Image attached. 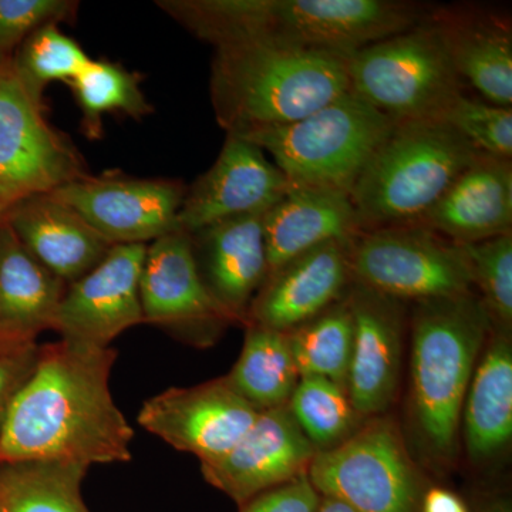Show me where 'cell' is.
Segmentation results:
<instances>
[{"mask_svg": "<svg viewBox=\"0 0 512 512\" xmlns=\"http://www.w3.org/2000/svg\"><path fill=\"white\" fill-rule=\"evenodd\" d=\"M117 352L60 342L40 346L32 375L0 420V463L131 460L133 427L110 390Z\"/></svg>", "mask_w": 512, "mask_h": 512, "instance_id": "cell-1", "label": "cell"}, {"mask_svg": "<svg viewBox=\"0 0 512 512\" xmlns=\"http://www.w3.org/2000/svg\"><path fill=\"white\" fill-rule=\"evenodd\" d=\"M158 8L215 49L271 45L345 57L430 18L407 0H160Z\"/></svg>", "mask_w": 512, "mask_h": 512, "instance_id": "cell-2", "label": "cell"}, {"mask_svg": "<svg viewBox=\"0 0 512 512\" xmlns=\"http://www.w3.org/2000/svg\"><path fill=\"white\" fill-rule=\"evenodd\" d=\"M493 320L474 292L416 302L412 316L409 421L421 456L437 467L457 456L468 384Z\"/></svg>", "mask_w": 512, "mask_h": 512, "instance_id": "cell-3", "label": "cell"}, {"mask_svg": "<svg viewBox=\"0 0 512 512\" xmlns=\"http://www.w3.org/2000/svg\"><path fill=\"white\" fill-rule=\"evenodd\" d=\"M349 92L346 59L271 45L215 49L210 94L227 134L285 126Z\"/></svg>", "mask_w": 512, "mask_h": 512, "instance_id": "cell-4", "label": "cell"}, {"mask_svg": "<svg viewBox=\"0 0 512 512\" xmlns=\"http://www.w3.org/2000/svg\"><path fill=\"white\" fill-rule=\"evenodd\" d=\"M478 154L444 121L394 124L349 192L360 231L417 224Z\"/></svg>", "mask_w": 512, "mask_h": 512, "instance_id": "cell-5", "label": "cell"}, {"mask_svg": "<svg viewBox=\"0 0 512 512\" xmlns=\"http://www.w3.org/2000/svg\"><path fill=\"white\" fill-rule=\"evenodd\" d=\"M394 124L365 100L346 92L295 123L259 128L239 137L269 154L292 185L349 194Z\"/></svg>", "mask_w": 512, "mask_h": 512, "instance_id": "cell-6", "label": "cell"}, {"mask_svg": "<svg viewBox=\"0 0 512 512\" xmlns=\"http://www.w3.org/2000/svg\"><path fill=\"white\" fill-rule=\"evenodd\" d=\"M349 92L394 123L440 120L464 83L430 18L346 59Z\"/></svg>", "mask_w": 512, "mask_h": 512, "instance_id": "cell-7", "label": "cell"}, {"mask_svg": "<svg viewBox=\"0 0 512 512\" xmlns=\"http://www.w3.org/2000/svg\"><path fill=\"white\" fill-rule=\"evenodd\" d=\"M349 266L353 282L397 301L473 292L463 247L421 224L360 232L350 242Z\"/></svg>", "mask_w": 512, "mask_h": 512, "instance_id": "cell-8", "label": "cell"}, {"mask_svg": "<svg viewBox=\"0 0 512 512\" xmlns=\"http://www.w3.org/2000/svg\"><path fill=\"white\" fill-rule=\"evenodd\" d=\"M45 111L20 80L13 57L0 60V217L19 201L89 174L82 154Z\"/></svg>", "mask_w": 512, "mask_h": 512, "instance_id": "cell-9", "label": "cell"}, {"mask_svg": "<svg viewBox=\"0 0 512 512\" xmlns=\"http://www.w3.org/2000/svg\"><path fill=\"white\" fill-rule=\"evenodd\" d=\"M313 488L355 512H413L419 477L396 424L370 420L308 468Z\"/></svg>", "mask_w": 512, "mask_h": 512, "instance_id": "cell-10", "label": "cell"}, {"mask_svg": "<svg viewBox=\"0 0 512 512\" xmlns=\"http://www.w3.org/2000/svg\"><path fill=\"white\" fill-rule=\"evenodd\" d=\"M187 187L164 178L128 177L114 171L86 177L50 192L69 205L104 241L148 245L177 231Z\"/></svg>", "mask_w": 512, "mask_h": 512, "instance_id": "cell-11", "label": "cell"}, {"mask_svg": "<svg viewBox=\"0 0 512 512\" xmlns=\"http://www.w3.org/2000/svg\"><path fill=\"white\" fill-rule=\"evenodd\" d=\"M144 323L207 348L234 320L202 282L191 237L177 229L147 245L140 278Z\"/></svg>", "mask_w": 512, "mask_h": 512, "instance_id": "cell-12", "label": "cell"}, {"mask_svg": "<svg viewBox=\"0 0 512 512\" xmlns=\"http://www.w3.org/2000/svg\"><path fill=\"white\" fill-rule=\"evenodd\" d=\"M256 410L224 377L192 387H171L151 397L138 424L201 464L224 457L258 419Z\"/></svg>", "mask_w": 512, "mask_h": 512, "instance_id": "cell-13", "label": "cell"}, {"mask_svg": "<svg viewBox=\"0 0 512 512\" xmlns=\"http://www.w3.org/2000/svg\"><path fill=\"white\" fill-rule=\"evenodd\" d=\"M147 245H113L107 255L73 284L57 306L52 330L64 342L110 348L121 333L143 325L140 278Z\"/></svg>", "mask_w": 512, "mask_h": 512, "instance_id": "cell-14", "label": "cell"}, {"mask_svg": "<svg viewBox=\"0 0 512 512\" xmlns=\"http://www.w3.org/2000/svg\"><path fill=\"white\" fill-rule=\"evenodd\" d=\"M292 184L264 151L245 138L227 134L220 156L185 191L178 229L192 234L229 218L265 214Z\"/></svg>", "mask_w": 512, "mask_h": 512, "instance_id": "cell-15", "label": "cell"}, {"mask_svg": "<svg viewBox=\"0 0 512 512\" xmlns=\"http://www.w3.org/2000/svg\"><path fill=\"white\" fill-rule=\"evenodd\" d=\"M318 453L288 406L264 410L224 457L201 464L205 480L239 505L308 474Z\"/></svg>", "mask_w": 512, "mask_h": 512, "instance_id": "cell-16", "label": "cell"}, {"mask_svg": "<svg viewBox=\"0 0 512 512\" xmlns=\"http://www.w3.org/2000/svg\"><path fill=\"white\" fill-rule=\"evenodd\" d=\"M353 348L346 392L357 416L386 412L396 397L403 359L404 302L352 282L346 292Z\"/></svg>", "mask_w": 512, "mask_h": 512, "instance_id": "cell-17", "label": "cell"}, {"mask_svg": "<svg viewBox=\"0 0 512 512\" xmlns=\"http://www.w3.org/2000/svg\"><path fill=\"white\" fill-rule=\"evenodd\" d=\"M350 242L320 245L269 274L249 306L247 325L289 332L340 301L353 282Z\"/></svg>", "mask_w": 512, "mask_h": 512, "instance_id": "cell-18", "label": "cell"}, {"mask_svg": "<svg viewBox=\"0 0 512 512\" xmlns=\"http://www.w3.org/2000/svg\"><path fill=\"white\" fill-rule=\"evenodd\" d=\"M262 218H229L190 234L202 282L235 325H247L249 306L268 276Z\"/></svg>", "mask_w": 512, "mask_h": 512, "instance_id": "cell-19", "label": "cell"}, {"mask_svg": "<svg viewBox=\"0 0 512 512\" xmlns=\"http://www.w3.org/2000/svg\"><path fill=\"white\" fill-rule=\"evenodd\" d=\"M461 82L490 104H512V30L508 16L477 6L434 8L430 15Z\"/></svg>", "mask_w": 512, "mask_h": 512, "instance_id": "cell-20", "label": "cell"}, {"mask_svg": "<svg viewBox=\"0 0 512 512\" xmlns=\"http://www.w3.org/2000/svg\"><path fill=\"white\" fill-rule=\"evenodd\" d=\"M417 224L458 245L512 234L510 158L478 154Z\"/></svg>", "mask_w": 512, "mask_h": 512, "instance_id": "cell-21", "label": "cell"}, {"mask_svg": "<svg viewBox=\"0 0 512 512\" xmlns=\"http://www.w3.org/2000/svg\"><path fill=\"white\" fill-rule=\"evenodd\" d=\"M2 218L26 251L66 285L92 271L111 248L76 211L50 192L19 201Z\"/></svg>", "mask_w": 512, "mask_h": 512, "instance_id": "cell-22", "label": "cell"}, {"mask_svg": "<svg viewBox=\"0 0 512 512\" xmlns=\"http://www.w3.org/2000/svg\"><path fill=\"white\" fill-rule=\"evenodd\" d=\"M262 227L268 275L313 248L350 242L362 232L348 192L296 185L265 212Z\"/></svg>", "mask_w": 512, "mask_h": 512, "instance_id": "cell-23", "label": "cell"}, {"mask_svg": "<svg viewBox=\"0 0 512 512\" xmlns=\"http://www.w3.org/2000/svg\"><path fill=\"white\" fill-rule=\"evenodd\" d=\"M66 288L26 251L0 217V342L23 348L52 330Z\"/></svg>", "mask_w": 512, "mask_h": 512, "instance_id": "cell-24", "label": "cell"}, {"mask_svg": "<svg viewBox=\"0 0 512 512\" xmlns=\"http://www.w3.org/2000/svg\"><path fill=\"white\" fill-rule=\"evenodd\" d=\"M461 424L467 454L473 463L493 460L511 443V339L510 333L494 326L468 384Z\"/></svg>", "mask_w": 512, "mask_h": 512, "instance_id": "cell-25", "label": "cell"}, {"mask_svg": "<svg viewBox=\"0 0 512 512\" xmlns=\"http://www.w3.org/2000/svg\"><path fill=\"white\" fill-rule=\"evenodd\" d=\"M224 379L259 412L288 406L301 379L288 332L249 323L241 355Z\"/></svg>", "mask_w": 512, "mask_h": 512, "instance_id": "cell-26", "label": "cell"}, {"mask_svg": "<svg viewBox=\"0 0 512 512\" xmlns=\"http://www.w3.org/2000/svg\"><path fill=\"white\" fill-rule=\"evenodd\" d=\"M87 470L62 461L0 463V512H90L82 497Z\"/></svg>", "mask_w": 512, "mask_h": 512, "instance_id": "cell-27", "label": "cell"}, {"mask_svg": "<svg viewBox=\"0 0 512 512\" xmlns=\"http://www.w3.org/2000/svg\"><path fill=\"white\" fill-rule=\"evenodd\" d=\"M82 119L80 130L89 140L103 137V117L123 113L141 120L153 111L143 90L141 76L119 63L93 60L69 83Z\"/></svg>", "mask_w": 512, "mask_h": 512, "instance_id": "cell-28", "label": "cell"}, {"mask_svg": "<svg viewBox=\"0 0 512 512\" xmlns=\"http://www.w3.org/2000/svg\"><path fill=\"white\" fill-rule=\"evenodd\" d=\"M299 376H318L346 390L353 348V320L346 295L315 318L289 330Z\"/></svg>", "mask_w": 512, "mask_h": 512, "instance_id": "cell-29", "label": "cell"}, {"mask_svg": "<svg viewBox=\"0 0 512 512\" xmlns=\"http://www.w3.org/2000/svg\"><path fill=\"white\" fill-rule=\"evenodd\" d=\"M288 409L318 451L338 446L356 426L357 413L348 392L323 377H301Z\"/></svg>", "mask_w": 512, "mask_h": 512, "instance_id": "cell-30", "label": "cell"}, {"mask_svg": "<svg viewBox=\"0 0 512 512\" xmlns=\"http://www.w3.org/2000/svg\"><path fill=\"white\" fill-rule=\"evenodd\" d=\"M90 62L83 47L64 35L56 23L33 32L13 56L20 80L42 103L46 86L53 82L69 84Z\"/></svg>", "mask_w": 512, "mask_h": 512, "instance_id": "cell-31", "label": "cell"}, {"mask_svg": "<svg viewBox=\"0 0 512 512\" xmlns=\"http://www.w3.org/2000/svg\"><path fill=\"white\" fill-rule=\"evenodd\" d=\"M494 328L512 326V234L461 245Z\"/></svg>", "mask_w": 512, "mask_h": 512, "instance_id": "cell-32", "label": "cell"}, {"mask_svg": "<svg viewBox=\"0 0 512 512\" xmlns=\"http://www.w3.org/2000/svg\"><path fill=\"white\" fill-rule=\"evenodd\" d=\"M481 154L498 158L512 157V109L494 106L466 94L458 96L440 119Z\"/></svg>", "mask_w": 512, "mask_h": 512, "instance_id": "cell-33", "label": "cell"}, {"mask_svg": "<svg viewBox=\"0 0 512 512\" xmlns=\"http://www.w3.org/2000/svg\"><path fill=\"white\" fill-rule=\"evenodd\" d=\"M79 6L74 0H0V60L15 56L37 29L72 23Z\"/></svg>", "mask_w": 512, "mask_h": 512, "instance_id": "cell-34", "label": "cell"}, {"mask_svg": "<svg viewBox=\"0 0 512 512\" xmlns=\"http://www.w3.org/2000/svg\"><path fill=\"white\" fill-rule=\"evenodd\" d=\"M320 494L313 488L308 474L284 485L256 495L241 505V512H316Z\"/></svg>", "mask_w": 512, "mask_h": 512, "instance_id": "cell-35", "label": "cell"}, {"mask_svg": "<svg viewBox=\"0 0 512 512\" xmlns=\"http://www.w3.org/2000/svg\"><path fill=\"white\" fill-rule=\"evenodd\" d=\"M40 346L37 343L0 356V420L15 394L35 370Z\"/></svg>", "mask_w": 512, "mask_h": 512, "instance_id": "cell-36", "label": "cell"}, {"mask_svg": "<svg viewBox=\"0 0 512 512\" xmlns=\"http://www.w3.org/2000/svg\"><path fill=\"white\" fill-rule=\"evenodd\" d=\"M423 512H468L466 504L451 491L433 488L423 500Z\"/></svg>", "mask_w": 512, "mask_h": 512, "instance_id": "cell-37", "label": "cell"}, {"mask_svg": "<svg viewBox=\"0 0 512 512\" xmlns=\"http://www.w3.org/2000/svg\"><path fill=\"white\" fill-rule=\"evenodd\" d=\"M316 512H355L349 505L343 504L342 501L335 498L325 497L320 500L318 510Z\"/></svg>", "mask_w": 512, "mask_h": 512, "instance_id": "cell-38", "label": "cell"}, {"mask_svg": "<svg viewBox=\"0 0 512 512\" xmlns=\"http://www.w3.org/2000/svg\"><path fill=\"white\" fill-rule=\"evenodd\" d=\"M25 348V346H23ZM20 348H10V346H6L5 343L0 342V356L6 355V353L13 352V350Z\"/></svg>", "mask_w": 512, "mask_h": 512, "instance_id": "cell-39", "label": "cell"}, {"mask_svg": "<svg viewBox=\"0 0 512 512\" xmlns=\"http://www.w3.org/2000/svg\"><path fill=\"white\" fill-rule=\"evenodd\" d=\"M490 512H510V510H507L505 507H497L494 508V510H491Z\"/></svg>", "mask_w": 512, "mask_h": 512, "instance_id": "cell-40", "label": "cell"}]
</instances>
